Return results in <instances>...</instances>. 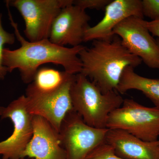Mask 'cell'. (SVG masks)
I'll list each match as a JSON object with an SVG mask.
<instances>
[{
    "mask_svg": "<svg viewBox=\"0 0 159 159\" xmlns=\"http://www.w3.org/2000/svg\"><path fill=\"white\" fill-rule=\"evenodd\" d=\"M105 141L124 159H159V140L146 142L124 130L108 129Z\"/></svg>",
    "mask_w": 159,
    "mask_h": 159,
    "instance_id": "obj_13",
    "label": "cell"
},
{
    "mask_svg": "<svg viewBox=\"0 0 159 159\" xmlns=\"http://www.w3.org/2000/svg\"><path fill=\"white\" fill-rule=\"evenodd\" d=\"M0 117L10 119L13 125L10 136L0 142V156L2 159H22L33 134V116L27 109L26 96L22 95L7 107H0Z\"/></svg>",
    "mask_w": 159,
    "mask_h": 159,
    "instance_id": "obj_7",
    "label": "cell"
},
{
    "mask_svg": "<svg viewBox=\"0 0 159 159\" xmlns=\"http://www.w3.org/2000/svg\"><path fill=\"white\" fill-rule=\"evenodd\" d=\"M84 159H124L118 156L114 147L105 141L93 149Z\"/></svg>",
    "mask_w": 159,
    "mask_h": 159,
    "instance_id": "obj_17",
    "label": "cell"
},
{
    "mask_svg": "<svg viewBox=\"0 0 159 159\" xmlns=\"http://www.w3.org/2000/svg\"><path fill=\"white\" fill-rule=\"evenodd\" d=\"M90 17L85 10L76 5L63 8L54 20L49 36L51 43L62 47L81 45L90 27Z\"/></svg>",
    "mask_w": 159,
    "mask_h": 159,
    "instance_id": "obj_10",
    "label": "cell"
},
{
    "mask_svg": "<svg viewBox=\"0 0 159 159\" xmlns=\"http://www.w3.org/2000/svg\"><path fill=\"white\" fill-rule=\"evenodd\" d=\"M145 25L149 32L159 38V20L150 21H146Z\"/></svg>",
    "mask_w": 159,
    "mask_h": 159,
    "instance_id": "obj_20",
    "label": "cell"
},
{
    "mask_svg": "<svg viewBox=\"0 0 159 159\" xmlns=\"http://www.w3.org/2000/svg\"><path fill=\"white\" fill-rule=\"evenodd\" d=\"M6 6L15 35L20 44V47L16 50L6 48L3 50V64L8 73L18 69L23 82L29 84L39 67L44 64L59 65L66 73L73 75L81 72L82 63L79 53L84 46L66 48L55 44L49 39L36 42L27 40L20 33L17 23L13 20L9 6Z\"/></svg>",
    "mask_w": 159,
    "mask_h": 159,
    "instance_id": "obj_1",
    "label": "cell"
},
{
    "mask_svg": "<svg viewBox=\"0 0 159 159\" xmlns=\"http://www.w3.org/2000/svg\"><path fill=\"white\" fill-rule=\"evenodd\" d=\"M145 22L143 19L131 16L118 24L113 33L121 39L131 53L140 57L148 67L159 69V48Z\"/></svg>",
    "mask_w": 159,
    "mask_h": 159,
    "instance_id": "obj_8",
    "label": "cell"
},
{
    "mask_svg": "<svg viewBox=\"0 0 159 159\" xmlns=\"http://www.w3.org/2000/svg\"><path fill=\"white\" fill-rule=\"evenodd\" d=\"M33 134L22 159H67L59 134L46 119L33 116Z\"/></svg>",
    "mask_w": 159,
    "mask_h": 159,
    "instance_id": "obj_11",
    "label": "cell"
},
{
    "mask_svg": "<svg viewBox=\"0 0 159 159\" xmlns=\"http://www.w3.org/2000/svg\"><path fill=\"white\" fill-rule=\"evenodd\" d=\"M111 0H77L74 5L85 10L87 9H100L105 8Z\"/></svg>",
    "mask_w": 159,
    "mask_h": 159,
    "instance_id": "obj_19",
    "label": "cell"
},
{
    "mask_svg": "<svg viewBox=\"0 0 159 159\" xmlns=\"http://www.w3.org/2000/svg\"><path fill=\"white\" fill-rule=\"evenodd\" d=\"M105 8L102 20L87 29L84 42L111 39L114 28L123 20L131 16L144 18L141 0H114Z\"/></svg>",
    "mask_w": 159,
    "mask_h": 159,
    "instance_id": "obj_12",
    "label": "cell"
},
{
    "mask_svg": "<svg viewBox=\"0 0 159 159\" xmlns=\"http://www.w3.org/2000/svg\"></svg>",
    "mask_w": 159,
    "mask_h": 159,
    "instance_id": "obj_23",
    "label": "cell"
},
{
    "mask_svg": "<svg viewBox=\"0 0 159 159\" xmlns=\"http://www.w3.org/2000/svg\"><path fill=\"white\" fill-rule=\"evenodd\" d=\"M156 41L157 43L158 46L159 48V38H158L157 39Z\"/></svg>",
    "mask_w": 159,
    "mask_h": 159,
    "instance_id": "obj_21",
    "label": "cell"
},
{
    "mask_svg": "<svg viewBox=\"0 0 159 159\" xmlns=\"http://www.w3.org/2000/svg\"><path fill=\"white\" fill-rule=\"evenodd\" d=\"M107 128L124 130L146 141H157L159 136V109L124 99L122 106L109 116Z\"/></svg>",
    "mask_w": 159,
    "mask_h": 159,
    "instance_id": "obj_4",
    "label": "cell"
},
{
    "mask_svg": "<svg viewBox=\"0 0 159 159\" xmlns=\"http://www.w3.org/2000/svg\"><path fill=\"white\" fill-rule=\"evenodd\" d=\"M133 89L142 92L159 109V79L142 77L136 74L132 67H127L122 73L116 91L123 94Z\"/></svg>",
    "mask_w": 159,
    "mask_h": 159,
    "instance_id": "obj_14",
    "label": "cell"
},
{
    "mask_svg": "<svg viewBox=\"0 0 159 159\" xmlns=\"http://www.w3.org/2000/svg\"><path fill=\"white\" fill-rule=\"evenodd\" d=\"M70 93L73 110L87 124L98 129L107 128L110 114L120 107L124 99L116 91L103 93L80 73L74 76Z\"/></svg>",
    "mask_w": 159,
    "mask_h": 159,
    "instance_id": "obj_3",
    "label": "cell"
},
{
    "mask_svg": "<svg viewBox=\"0 0 159 159\" xmlns=\"http://www.w3.org/2000/svg\"><path fill=\"white\" fill-rule=\"evenodd\" d=\"M9 7L20 12L25 23L24 34L28 40L49 39L52 25L63 8L73 5L74 0H12L6 1Z\"/></svg>",
    "mask_w": 159,
    "mask_h": 159,
    "instance_id": "obj_5",
    "label": "cell"
},
{
    "mask_svg": "<svg viewBox=\"0 0 159 159\" xmlns=\"http://www.w3.org/2000/svg\"><path fill=\"white\" fill-rule=\"evenodd\" d=\"M75 75L53 93L25 95L28 111L46 119L58 133L65 117L73 110L70 90Z\"/></svg>",
    "mask_w": 159,
    "mask_h": 159,
    "instance_id": "obj_9",
    "label": "cell"
},
{
    "mask_svg": "<svg viewBox=\"0 0 159 159\" xmlns=\"http://www.w3.org/2000/svg\"><path fill=\"white\" fill-rule=\"evenodd\" d=\"M143 16L149 18L151 21L159 20V0L142 1Z\"/></svg>",
    "mask_w": 159,
    "mask_h": 159,
    "instance_id": "obj_18",
    "label": "cell"
},
{
    "mask_svg": "<svg viewBox=\"0 0 159 159\" xmlns=\"http://www.w3.org/2000/svg\"><path fill=\"white\" fill-rule=\"evenodd\" d=\"M82 63L80 74L88 77L103 93L116 91L125 68H134L142 60L131 53L115 35L109 40H95L90 48L84 47L79 53Z\"/></svg>",
    "mask_w": 159,
    "mask_h": 159,
    "instance_id": "obj_2",
    "label": "cell"
},
{
    "mask_svg": "<svg viewBox=\"0 0 159 159\" xmlns=\"http://www.w3.org/2000/svg\"><path fill=\"white\" fill-rule=\"evenodd\" d=\"M73 74L48 67L39 69L33 81L29 84L26 95L45 94L59 89Z\"/></svg>",
    "mask_w": 159,
    "mask_h": 159,
    "instance_id": "obj_15",
    "label": "cell"
},
{
    "mask_svg": "<svg viewBox=\"0 0 159 159\" xmlns=\"http://www.w3.org/2000/svg\"><path fill=\"white\" fill-rule=\"evenodd\" d=\"M2 14L0 12V80L5 79L8 73L7 68L3 64L4 46L6 44H13L16 38L14 33H9L4 29L2 23Z\"/></svg>",
    "mask_w": 159,
    "mask_h": 159,
    "instance_id": "obj_16",
    "label": "cell"
},
{
    "mask_svg": "<svg viewBox=\"0 0 159 159\" xmlns=\"http://www.w3.org/2000/svg\"><path fill=\"white\" fill-rule=\"evenodd\" d=\"M108 129L92 127L74 110L63 120L59 132L67 159H84L93 149L105 142Z\"/></svg>",
    "mask_w": 159,
    "mask_h": 159,
    "instance_id": "obj_6",
    "label": "cell"
},
{
    "mask_svg": "<svg viewBox=\"0 0 159 159\" xmlns=\"http://www.w3.org/2000/svg\"></svg>",
    "mask_w": 159,
    "mask_h": 159,
    "instance_id": "obj_22",
    "label": "cell"
}]
</instances>
